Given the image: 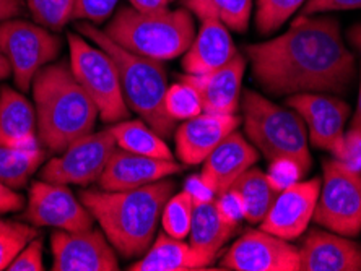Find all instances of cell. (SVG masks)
<instances>
[{"label":"cell","instance_id":"8","mask_svg":"<svg viewBox=\"0 0 361 271\" xmlns=\"http://www.w3.org/2000/svg\"><path fill=\"white\" fill-rule=\"evenodd\" d=\"M324 180L314 220L324 229L357 237L361 232V172L336 158L324 161Z\"/></svg>","mask_w":361,"mask_h":271},{"label":"cell","instance_id":"11","mask_svg":"<svg viewBox=\"0 0 361 271\" xmlns=\"http://www.w3.org/2000/svg\"><path fill=\"white\" fill-rule=\"evenodd\" d=\"M26 220L36 227L80 232L93 229L94 218L66 184L36 180L31 185Z\"/></svg>","mask_w":361,"mask_h":271},{"label":"cell","instance_id":"15","mask_svg":"<svg viewBox=\"0 0 361 271\" xmlns=\"http://www.w3.org/2000/svg\"><path fill=\"white\" fill-rule=\"evenodd\" d=\"M321 192V179L296 182L277 195L261 229L286 241H296L307 231Z\"/></svg>","mask_w":361,"mask_h":271},{"label":"cell","instance_id":"23","mask_svg":"<svg viewBox=\"0 0 361 271\" xmlns=\"http://www.w3.org/2000/svg\"><path fill=\"white\" fill-rule=\"evenodd\" d=\"M215 262L214 257L202 253L184 239L171 237L163 232L150 248L143 253L130 271H192L205 270Z\"/></svg>","mask_w":361,"mask_h":271},{"label":"cell","instance_id":"17","mask_svg":"<svg viewBox=\"0 0 361 271\" xmlns=\"http://www.w3.org/2000/svg\"><path fill=\"white\" fill-rule=\"evenodd\" d=\"M301 237L300 271H361V244L326 229Z\"/></svg>","mask_w":361,"mask_h":271},{"label":"cell","instance_id":"42","mask_svg":"<svg viewBox=\"0 0 361 271\" xmlns=\"http://www.w3.org/2000/svg\"><path fill=\"white\" fill-rule=\"evenodd\" d=\"M130 4V7L143 13H157L168 10L169 0H127Z\"/></svg>","mask_w":361,"mask_h":271},{"label":"cell","instance_id":"20","mask_svg":"<svg viewBox=\"0 0 361 271\" xmlns=\"http://www.w3.org/2000/svg\"><path fill=\"white\" fill-rule=\"evenodd\" d=\"M257 159L256 146L235 130L205 158L200 177L215 195H219L230 189L240 175L257 163Z\"/></svg>","mask_w":361,"mask_h":271},{"label":"cell","instance_id":"13","mask_svg":"<svg viewBox=\"0 0 361 271\" xmlns=\"http://www.w3.org/2000/svg\"><path fill=\"white\" fill-rule=\"evenodd\" d=\"M220 268L233 271H300V251L264 229L246 231L228 248Z\"/></svg>","mask_w":361,"mask_h":271},{"label":"cell","instance_id":"36","mask_svg":"<svg viewBox=\"0 0 361 271\" xmlns=\"http://www.w3.org/2000/svg\"><path fill=\"white\" fill-rule=\"evenodd\" d=\"M119 0H77L73 20L103 23L113 15Z\"/></svg>","mask_w":361,"mask_h":271},{"label":"cell","instance_id":"6","mask_svg":"<svg viewBox=\"0 0 361 271\" xmlns=\"http://www.w3.org/2000/svg\"><path fill=\"white\" fill-rule=\"evenodd\" d=\"M241 111L246 138L269 163L279 158H290L306 174L311 171L307 129L296 111L281 108L251 89L241 94Z\"/></svg>","mask_w":361,"mask_h":271},{"label":"cell","instance_id":"9","mask_svg":"<svg viewBox=\"0 0 361 271\" xmlns=\"http://www.w3.org/2000/svg\"><path fill=\"white\" fill-rule=\"evenodd\" d=\"M0 51L8 58L15 84L28 92L41 68L61 52V39L38 23L5 20L0 23Z\"/></svg>","mask_w":361,"mask_h":271},{"label":"cell","instance_id":"29","mask_svg":"<svg viewBox=\"0 0 361 271\" xmlns=\"http://www.w3.org/2000/svg\"><path fill=\"white\" fill-rule=\"evenodd\" d=\"M195 201L185 190L179 194H173L163 206L161 226L163 231L171 237L185 239L192 226Z\"/></svg>","mask_w":361,"mask_h":271},{"label":"cell","instance_id":"32","mask_svg":"<svg viewBox=\"0 0 361 271\" xmlns=\"http://www.w3.org/2000/svg\"><path fill=\"white\" fill-rule=\"evenodd\" d=\"M306 0H257L256 26L261 34H270L280 30L285 21L302 8Z\"/></svg>","mask_w":361,"mask_h":271},{"label":"cell","instance_id":"24","mask_svg":"<svg viewBox=\"0 0 361 271\" xmlns=\"http://www.w3.org/2000/svg\"><path fill=\"white\" fill-rule=\"evenodd\" d=\"M236 231L235 226L220 216L215 206V198L195 203L192 226L189 232V244L202 253L216 258L220 248L228 242V239Z\"/></svg>","mask_w":361,"mask_h":271},{"label":"cell","instance_id":"44","mask_svg":"<svg viewBox=\"0 0 361 271\" xmlns=\"http://www.w3.org/2000/svg\"><path fill=\"white\" fill-rule=\"evenodd\" d=\"M348 41L355 49L361 52V23L353 25L352 28L348 30Z\"/></svg>","mask_w":361,"mask_h":271},{"label":"cell","instance_id":"1","mask_svg":"<svg viewBox=\"0 0 361 271\" xmlns=\"http://www.w3.org/2000/svg\"><path fill=\"white\" fill-rule=\"evenodd\" d=\"M252 77L277 96L298 93L345 94L357 63L345 46L341 23L327 15H301L285 34L246 46Z\"/></svg>","mask_w":361,"mask_h":271},{"label":"cell","instance_id":"10","mask_svg":"<svg viewBox=\"0 0 361 271\" xmlns=\"http://www.w3.org/2000/svg\"><path fill=\"white\" fill-rule=\"evenodd\" d=\"M118 148L109 129L78 138L42 168L41 177L47 182L88 185L98 182L106 164Z\"/></svg>","mask_w":361,"mask_h":271},{"label":"cell","instance_id":"4","mask_svg":"<svg viewBox=\"0 0 361 271\" xmlns=\"http://www.w3.org/2000/svg\"><path fill=\"white\" fill-rule=\"evenodd\" d=\"M77 31L108 52L118 67L122 93L129 109L139 114L153 130L168 138L176 130V122L164 109L168 78L163 62L137 56L114 42L90 21L77 23Z\"/></svg>","mask_w":361,"mask_h":271},{"label":"cell","instance_id":"3","mask_svg":"<svg viewBox=\"0 0 361 271\" xmlns=\"http://www.w3.org/2000/svg\"><path fill=\"white\" fill-rule=\"evenodd\" d=\"M31 88L38 138L47 151L62 153L78 138L92 134L99 113L68 63H51L41 68Z\"/></svg>","mask_w":361,"mask_h":271},{"label":"cell","instance_id":"47","mask_svg":"<svg viewBox=\"0 0 361 271\" xmlns=\"http://www.w3.org/2000/svg\"><path fill=\"white\" fill-rule=\"evenodd\" d=\"M169 2H176V0H169Z\"/></svg>","mask_w":361,"mask_h":271},{"label":"cell","instance_id":"16","mask_svg":"<svg viewBox=\"0 0 361 271\" xmlns=\"http://www.w3.org/2000/svg\"><path fill=\"white\" fill-rule=\"evenodd\" d=\"M240 124L241 117L236 114L202 113L192 119L184 120L174 132L179 161L185 166L202 164Z\"/></svg>","mask_w":361,"mask_h":271},{"label":"cell","instance_id":"5","mask_svg":"<svg viewBox=\"0 0 361 271\" xmlns=\"http://www.w3.org/2000/svg\"><path fill=\"white\" fill-rule=\"evenodd\" d=\"M103 31L137 56L166 62L189 49L195 25L188 8L143 13L134 7H121Z\"/></svg>","mask_w":361,"mask_h":271},{"label":"cell","instance_id":"48","mask_svg":"<svg viewBox=\"0 0 361 271\" xmlns=\"http://www.w3.org/2000/svg\"><path fill=\"white\" fill-rule=\"evenodd\" d=\"M0 221H2V220H0Z\"/></svg>","mask_w":361,"mask_h":271},{"label":"cell","instance_id":"2","mask_svg":"<svg viewBox=\"0 0 361 271\" xmlns=\"http://www.w3.org/2000/svg\"><path fill=\"white\" fill-rule=\"evenodd\" d=\"M174 189L173 180L161 179L130 190H83L80 200L116 252L124 258H135L153 244L163 206Z\"/></svg>","mask_w":361,"mask_h":271},{"label":"cell","instance_id":"27","mask_svg":"<svg viewBox=\"0 0 361 271\" xmlns=\"http://www.w3.org/2000/svg\"><path fill=\"white\" fill-rule=\"evenodd\" d=\"M231 187L240 190L243 195L244 203H246L244 220L252 222V225H261L265 215L269 213L270 206L274 205L275 198L280 194L270 185L265 172L254 166L240 175Z\"/></svg>","mask_w":361,"mask_h":271},{"label":"cell","instance_id":"7","mask_svg":"<svg viewBox=\"0 0 361 271\" xmlns=\"http://www.w3.org/2000/svg\"><path fill=\"white\" fill-rule=\"evenodd\" d=\"M71 51V70L97 106L106 124H116L129 117V106L122 93L118 67L108 52L92 46L80 33L67 36Z\"/></svg>","mask_w":361,"mask_h":271},{"label":"cell","instance_id":"35","mask_svg":"<svg viewBox=\"0 0 361 271\" xmlns=\"http://www.w3.org/2000/svg\"><path fill=\"white\" fill-rule=\"evenodd\" d=\"M215 206L223 220L235 227H238L240 221L246 216V203H244L240 190L235 187H230L225 192L215 195Z\"/></svg>","mask_w":361,"mask_h":271},{"label":"cell","instance_id":"25","mask_svg":"<svg viewBox=\"0 0 361 271\" xmlns=\"http://www.w3.org/2000/svg\"><path fill=\"white\" fill-rule=\"evenodd\" d=\"M109 132L116 138V143L122 150L135 155L173 159V153L164 143L163 137L152 129L145 120H121L111 124Z\"/></svg>","mask_w":361,"mask_h":271},{"label":"cell","instance_id":"33","mask_svg":"<svg viewBox=\"0 0 361 271\" xmlns=\"http://www.w3.org/2000/svg\"><path fill=\"white\" fill-rule=\"evenodd\" d=\"M38 237L36 226L0 221V271L7 270L26 244Z\"/></svg>","mask_w":361,"mask_h":271},{"label":"cell","instance_id":"37","mask_svg":"<svg viewBox=\"0 0 361 271\" xmlns=\"http://www.w3.org/2000/svg\"><path fill=\"white\" fill-rule=\"evenodd\" d=\"M8 271H42V239L38 236L26 244L20 253L8 265Z\"/></svg>","mask_w":361,"mask_h":271},{"label":"cell","instance_id":"14","mask_svg":"<svg viewBox=\"0 0 361 271\" xmlns=\"http://www.w3.org/2000/svg\"><path fill=\"white\" fill-rule=\"evenodd\" d=\"M54 271H114L119 270L118 252L103 231L68 232L57 229L51 237Z\"/></svg>","mask_w":361,"mask_h":271},{"label":"cell","instance_id":"39","mask_svg":"<svg viewBox=\"0 0 361 271\" xmlns=\"http://www.w3.org/2000/svg\"><path fill=\"white\" fill-rule=\"evenodd\" d=\"M341 10H361V0H306L301 15H317Z\"/></svg>","mask_w":361,"mask_h":271},{"label":"cell","instance_id":"43","mask_svg":"<svg viewBox=\"0 0 361 271\" xmlns=\"http://www.w3.org/2000/svg\"><path fill=\"white\" fill-rule=\"evenodd\" d=\"M23 12V0H0V23Z\"/></svg>","mask_w":361,"mask_h":271},{"label":"cell","instance_id":"28","mask_svg":"<svg viewBox=\"0 0 361 271\" xmlns=\"http://www.w3.org/2000/svg\"><path fill=\"white\" fill-rule=\"evenodd\" d=\"M42 161H44V151L41 150V146L31 150L0 146V182L13 190L25 187Z\"/></svg>","mask_w":361,"mask_h":271},{"label":"cell","instance_id":"46","mask_svg":"<svg viewBox=\"0 0 361 271\" xmlns=\"http://www.w3.org/2000/svg\"><path fill=\"white\" fill-rule=\"evenodd\" d=\"M10 73H12V67H10L8 58L4 56L2 51H0V82L5 78H8Z\"/></svg>","mask_w":361,"mask_h":271},{"label":"cell","instance_id":"38","mask_svg":"<svg viewBox=\"0 0 361 271\" xmlns=\"http://www.w3.org/2000/svg\"><path fill=\"white\" fill-rule=\"evenodd\" d=\"M338 161H342L345 166L361 172V132L350 129L343 135L342 151L338 155Z\"/></svg>","mask_w":361,"mask_h":271},{"label":"cell","instance_id":"45","mask_svg":"<svg viewBox=\"0 0 361 271\" xmlns=\"http://www.w3.org/2000/svg\"><path fill=\"white\" fill-rule=\"evenodd\" d=\"M350 129L361 132V77H360V88H358V104H357V109H355L353 119L350 122Z\"/></svg>","mask_w":361,"mask_h":271},{"label":"cell","instance_id":"22","mask_svg":"<svg viewBox=\"0 0 361 271\" xmlns=\"http://www.w3.org/2000/svg\"><path fill=\"white\" fill-rule=\"evenodd\" d=\"M0 146L31 150L39 146L36 109L13 88H0Z\"/></svg>","mask_w":361,"mask_h":271},{"label":"cell","instance_id":"40","mask_svg":"<svg viewBox=\"0 0 361 271\" xmlns=\"http://www.w3.org/2000/svg\"><path fill=\"white\" fill-rule=\"evenodd\" d=\"M184 190L190 196H192L195 203H199V201H209V200L215 198L214 190H212L209 185H207L204 180H202L200 174L199 175H190V177L185 180Z\"/></svg>","mask_w":361,"mask_h":271},{"label":"cell","instance_id":"19","mask_svg":"<svg viewBox=\"0 0 361 271\" xmlns=\"http://www.w3.org/2000/svg\"><path fill=\"white\" fill-rule=\"evenodd\" d=\"M246 70V58L240 52L231 62L205 75H189L180 80L197 89L204 113L236 114L241 108V87Z\"/></svg>","mask_w":361,"mask_h":271},{"label":"cell","instance_id":"26","mask_svg":"<svg viewBox=\"0 0 361 271\" xmlns=\"http://www.w3.org/2000/svg\"><path fill=\"white\" fill-rule=\"evenodd\" d=\"M184 8L200 21L219 20L228 30L244 33L251 18L252 0H184Z\"/></svg>","mask_w":361,"mask_h":271},{"label":"cell","instance_id":"12","mask_svg":"<svg viewBox=\"0 0 361 271\" xmlns=\"http://www.w3.org/2000/svg\"><path fill=\"white\" fill-rule=\"evenodd\" d=\"M286 104L305 120L312 146L338 158L343 145L345 124L350 117V106L331 93L291 94Z\"/></svg>","mask_w":361,"mask_h":271},{"label":"cell","instance_id":"34","mask_svg":"<svg viewBox=\"0 0 361 271\" xmlns=\"http://www.w3.org/2000/svg\"><path fill=\"white\" fill-rule=\"evenodd\" d=\"M265 175H267L270 185H272L277 192H281V190L288 189L290 185L300 182V180L306 175V172L302 171V168L298 163L293 161V159L279 158L270 161L269 172Z\"/></svg>","mask_w":361,"mask_h":271},{"label":"cell","instance_id":"18","mask_svg":"<svg viewBox=\"0 0 361 271\" xmlns=\"http://www.w3.org/2000/svg\"><path fill=\"white\" fill-rule=\"evenodd\" d=\"M179 171L180 166L174 159L135 155L118 146L98 179V185L104 190L139 189L143 185L171 177Z\"/></svg>","mask_w":361,"mask_h":271},{"label":"cell","instance_id":"21","mask_svg":"<svg viewBox=\"0 0 361 271\" xmlns=\"http://www.w3.org/2000/svg\"><path fill=\"white\" fill-rule=\"evenodd\" d=\"M236 54L230 30L219 20H204L183 54V68L189 75H205L226 65Z\"/></svg>","mask_w":361,"mask_h":271},{"label":"cell","instance_id":"30","mask_svg":"<svg viewBox=\"0 0 361 271\" xmlns=\"http://www.w3.org/2000/svg\"><path fill=\"white\" fill-rule=\"evenodd\" d=\"M164 109L174 122L189 120L204 113L197 89L185 83L184 80H179L178 83L168 87L166 96H164Z\"/></svg>","mask_w":361,"mask_h":271},{"label":"cell","instance_id":"31","mask_svg":"<svg viewBox=\"0 0 361 271\" xmlns=\"http://www.w3.org/2000/svg\"><path fill=\"white\" fill-rule=\"evenodd\" d=\"M35 21L51 31H61L73 20L77 0H26Z\"/></svg>","mask_w":361,"mask_h":271},{"label":"cell","instance_id":"41","mask_svg":"<svg viewBox=\"0 0 361 271\" xmlns=\"http://www.w3.org/2000/svg\"><path fill=\"white\" fill-rule=\"evenodd\" d=\"M25 206V198L0 182V213H13Z\"/></svg>","mask_w":361,"mask_h":271}]
</instances>
